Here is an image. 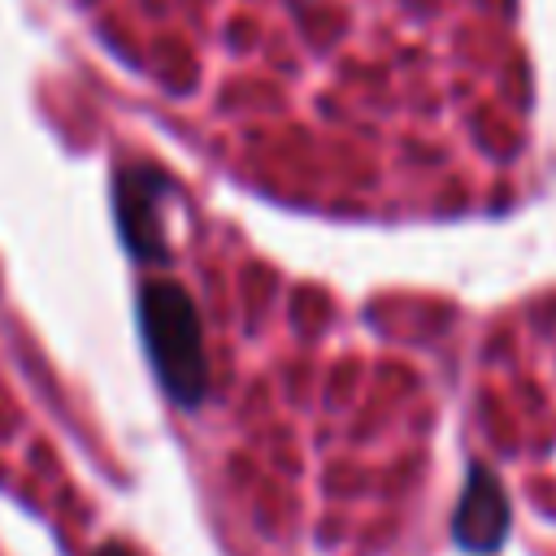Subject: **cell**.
Masks as SVG:
<instances>
[{
    "label": "cell",
    "mask_w": 556,
    "mask_h": 556,
    "mask_svg": "<svg viewBox=\"0 0 556 556\" xmlns=\"http://www.w3.org/2000/svg\"><path fill=\"white\" fill-rule=\"evenodd\" d=\"M508 495H504V482L495 478V469L486 465H469V478H465V491H460V504H456V517H452V534L465 552H495L508 534Z\"/></svg>",
    "instance_id": "7a4b0ae2"
},
{
    "label": "cell",
    "mask_w": 556,
    "mask_h": 556,
    "mask_svg": "<svg viewBox=\"0 0 556 556\" xmlns=\"http://www.w3.org/2000/svg\"><path fill=\"white\" fill-rule=\"evenodd\" d=\"M143 334H148L165 391L187 408L200 404L208 387V365H204V343H200V317L182 287L174 282L143 287Z\"/></svg>",
    "instance_id": "6da1fadb"
}]
</instances>
